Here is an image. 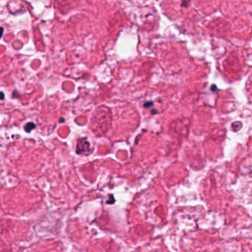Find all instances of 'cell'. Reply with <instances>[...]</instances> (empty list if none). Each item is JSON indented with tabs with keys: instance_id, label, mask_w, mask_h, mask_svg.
<instances>
[{
	"instance_id": "obj_3",
	"label": "cell",
	"mask_w": 252,
	"mask_h": 252,
	"mask_svg": "<svg viewBox=\"0 0 252 252\" xmlns=\"http://www.w3.org/2000/svg\"><path fill=\"white\" fill-rule=\"evenodd\" d=\"M152 104H153V103H152V102H147V103L144 104V107H149Z\"/></svg>"
},
{
	"instance_id": "obj_4",
	"label": "cell",
	"mask_w": 252,
	"mask_h": 252,
	"mask_svg": "<svg viewBox=\"0 0 252 252\" xmlns=\"http://www.w3.org/2000/svg\"><path fill=\"white\" fill-rule=\"evenodd\" d=\"M3 32H4V28H3V27H0V39H1L2 36Z\"/></svg>"
},
{
	"instance_id": "obj_5",
	"label": "cell",
	"mask_w": 252,
	"mask_h": 252,
	"mask_svg": "<svg viewBox=\"0 0 252 252\" xmlns=\"http://www.w3.org/2000/svg\"><path fill=\"white\" fill-rule=\"evenodd\" d=\"M0 98H1L2 100H3V99L4 98V93H3L2 92H0Z\"/></svg>"
},
{
	"instance_id": "obj_2",
	"label": "cell",
	"mask_w": 252,
	"mask_h": 252,
	"mask_svg": "<svg viewBox=\"0 0 252 252\" xmlns=\"http://www.w3.org/2000/svg\"><path fill=\"white\" fill-rule=\"evenodd\" d=\"M36 127V124L34 123L29 122V123H27L26 125L25 126V130L27 132H31L33 130H34Z\"/></svg>"
},
{
	"instance_id": "obj_1",
	"label": "cell",
	"mask_w": 252,
	"mask_h": 252,
	"mask_svg": "<svg viewBox=\"0 0 252 252\" xmlns=\"http://www.w3.org/2000/svg\"><path fill=\"white\" fill-rule=\"evenodd\" d=\"M90 143L87 141V138H81L78 140L76 145V153L78 155H82L90 152Z\"/></svg>"
}]
</instances>
